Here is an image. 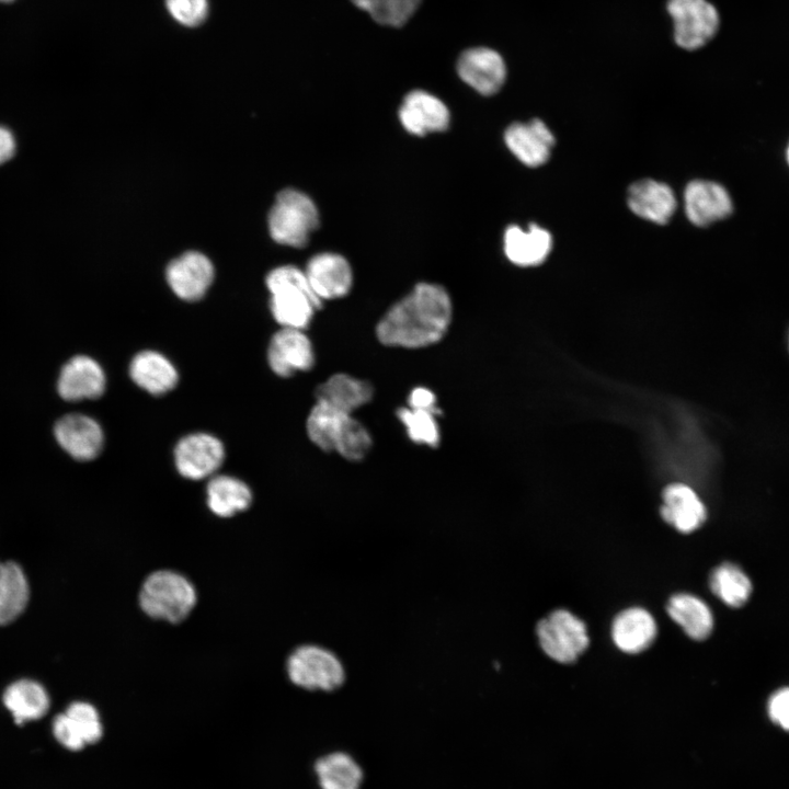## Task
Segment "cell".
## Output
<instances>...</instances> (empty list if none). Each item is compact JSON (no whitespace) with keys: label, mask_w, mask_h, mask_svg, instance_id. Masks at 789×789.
Segmentation results:
<instances>
[{"label":"cell","mask_w":789,"mask_h":789,"mask_svg":"<svg viewBox=\"0 0 789 789\" xmlns=\"http://www.w3.org/2000/svg\"><path fill=\"white\" fill-rule=\"evenodd\" d=\"M422 0H351L358 9L367 12L377 23L387 26H402L416 11Z\"/></svg>","instance_id":"cell-32"},{"label":"cell","mask_w":789,"mask_h":789,"mask_svg":"<svg viewBox=\"0 0 789 789\" xmlns=\"http://www.w3.org/2000/svg\"><path fill=\"white\" fill-rule=\"evenodd\" d=\"M319 211L313 201L295 188L281 191L268 213L272 239L283 245L302 248L319 226Z\"/></svg>","instance_id":"cell-4"},{"label":"cell","mask_w":789,"mask_h":789,"mask_svg":"<svg viewBox=\"0 0 789 789\" xmlns=\"http://www.w3.org/2000/svg\"><path fill=\"white\" fill-rule=\"evenodd\" d=\"M667 11L674 21L675 42L682 48L702 47L719 28V13L707 0H668Z\"/></svg>","instance_id":"cell-7"},{"label":"cell","mask_w":789,"mask_h":789,"mask_svg":"<svg viewBox=\"0 0 789 789\" xmlns=\"http://www.w3.org/2000/svg\"><path fill=\"white\" fill-rule=\"evenodd\" d=\"M661 516L679 533L689 534L702 525L707 512L691 488L683 483H674L663 491Z\"/></svg>","instance_id":"cell-18"},{"label":"cell","mask_w":789,"mask_h":789,"mask_svg":"<svg viewBox=\"0 0 789 789\" xmlns=\"http://www.w3.org/2000/svg\"><path fill=\"white\" fill-rule=\"evenodd\" d=\"M506 258L519 266H535L542 263L552 248V237L546 229L531 224L527 231L519 226H510L503 236Z\"/></svg>","instance_id":"cell-20"},{"label":"cell","mask_w":789,"mask_h":789,"mask_svg":"<svg viewBox=\"0 0 789 789\" xmlns=\"http://www.w3.org/2000/svg\"><path fill=\"white\" fill-rule=\"evenodd\" d=\"M435 413L412 408H400L397 416L405 427L409 438L420 445L437 447L441 435Z\"/></svg>","instance_id":"cell-33"},{"label":"cell","mask_w":789,"mask_h":789,"mask_svg":"<svg viewBox=\"0 0 789 789\" xmlns=\"http://www.w3.org/2000/svg\"><path fill=\"white\" fill-rule=\"evenodd\" d=\"M28 583L19 564L0 562V626L12 622L25 609Z\"/></svg>","instance_id":"cell-28"},{"label":"cell","mask_w":789,"mask_h":789,"mask_svg":"<svg viewBox=\"0 0 789 789\" xmlns=\"http://www.w3.org/2000/svg\"><path fill=\"white\" fill-rule=\"evenodd\" d=\"M536 633L542 651L559 663L574 662L588 645L584 622L564 609L541 619Z\"/></svg>","instance_id":"cell-6"},{"label":"cell","mask_w":789,"mask_h":789,"mask_svg":"<svg viewBox=\"0 0 789 789\" xmlns=\"http://www.w3.org/2000/svg\"><path fill=\"white\" fill-rule=\"evenodd\" d=\"M214 273L213 263L206 255L188 251L169 263L165 276L170 288L179 298L196 301L208 290Z\"/></svg>","instance_id":"cell-12"},{"label":"cell","mask_w":789,"mask_h":789,"mask_svg":"<svg viewBox=\"0 0 789 789\" xmlns=\"http://www.w3.org/2000/svg\"><path fill=\"white\" fill-rule=\"evenodd\" d=\"M54 435L59 446L80 461L96 458L104 444V434L100 424L81 413H70L60 418L55 423Z\"/></svg>","instance_id":"cell-10"},{"label":"cell","mask_w":789,"mask_h":789,"mask_svg":"<svg viewBox=\"0 0 789 789\" xmlns=\"http://www.w3.org/2000/svg\"><path fill=\"white\" fill-rule=\"evenodd\" d=\"M0 1H1V2H10V1H12V0H0Z\"/></svg>","instance_id":"cell-41"},{"label":"cell","mask_w":789,"mask_h":789,"mask_svg":"<svg viewBox=\"0 0 789 789\" xmlns=\"http://www.w3.org/2000/svg\"><path fill=\"white\" fill-rule=\"evenodd\" d=\"M133 381L151 395L160 396L172 390L178 384V371L171 362L155 351L138 353L130 363Z\"/></svg>","instance_id":"cell-23"},{"label":"cell","mask_w":789,"mask_h":789,"mask_svg":"<svg viewBox=\"0 0 789 789\" xmlns=\"http://www.w3.org/2000/svg\"><path fill=\"white\" fill-rule=\"evenodd\" d=\"M398 116L402 127L419 137L444 132L450 122L446 104L424 90L409 92L399 107Z\"/></svg>","instance_id":"cell-11"},{"label":"cell","mask_w":789,"mask_h":789,"mask_svg":"<svg viewBox=\"0 0 789 789\" xmlns=\"http://www.w3.org/2000/svg\"><path fill=\"white\" fill-rule=\"evenodd\" d=\"M685 211L690 222L704 227L725 218L732 211L728 191L711 181L695 180L687 184L684 194Z\"/></svg>","instance_id":"cell-17"},{"label":"cell","mask_w":789,"mask_h":789,"mask_svg":"<svg viewBox=\"0 0 789 789\" xmlns=\"http://www.w3.org/2000/svg\"><path fill=\"white\" fill-rule=\"evenodd\" d=\"M305 274L308 283L321 300L336 299L348 294L353 272L348 261L341 254L322 252L308 261Z\"/></svg>","instance_id":"cell-14"},{"label":"cell","mask_w":789,"mask_h":789,"mask_svg":"<svg viewBox=\"0 0 789 789\" xmlns=\"http://www.w3.org/2000/svg\"><path fill=\"white\" fill-rule=\"evenodd\" d=\"M66 713L72 719L85 744L98 742L103 734L98 710L84 701L72 702Z\"/></svg>","instance_id":"cell-34"},{"label":"cell","mask_w":789,"mask_h":789,"mask_svg":"<svg viewBox=\"0 0 789 789\" xmlns=\"http://www.w3.org/2000/svg\"><path fill=\"white\" fill-rule=\"evenodd\" d=\"M348 413L328 404L317 402L307 418V434L310 441L323 451H333L335 433Z\"/></svg>","instance_id":"cell-31"},{"label":"cell","mask_w":789,"mask_h":789,"mask_svg":"<svg viewBox=\"0 0 789 789\" xmlns=\"http://www.w3.org/2000/svg\"><path fill=\"white\" fill-rule=\"evenodd\" d=\"M451 317L447 290L438 284L419 283L388 309L376 327V335L386 346L425 347L443 339Z\"/></svg>","instance_id":"cell-1"},{"label":"cell","mask_w":789,"mask_h":789,"mask_svg":"<svg viewBox=\"0 0 789 789\" xmlns=\"http://www.w3.org/2000/svg\"><path fill=\"white\" fill-rule=\"evenodd\" d=\"M315 771L321 789H359L363 770L347 753L333 752L319 758Z\"/></svg>","instance_id":"cell-27"},{"label":"cell","mask_w":789,"mask_h":789,"mask_svg":"<svg viewBox=\"0 0 789 789\" xmlns=\"http://www.w3.org/2000/svg\"><path fill=\"white\" fill-rule=\"evenodd\" d=\"M286 668L290 682L308 690L331 691L345 679L340 659L330 650L313 644L297 648L289 655Z\"/></svg>","instance_id":"cell-5"},{"label":"cell","mask_w":789,"mask_h":789,"mask_svg":"<svg viewBox=\"0 0 789 789\" xmlns=\"http://www.w3.org/2000/svg\"><path fill=\"white\" fill-rule=\"evenodd\" d=\"M53 732L58 742L68 750L79 751L85 745L81 733L66 712L55 718Z\"/></svg>","instance_id":"cell-36"},{"label":"cell","mask_w":789,"mask_h":789,"mask_svg":"<svg viewBox=\"0 0 789 789\" xmlns=\"http://www.w3.org/2000/svg\"><path fill=\"white\" fill-rule=\"evenodd\" d=\"M170 15L181 25L202 24L208 14V0H165Z\"/></svg>","instance_id":"cell-35"},{"label":"cell","mask_w":789,"mask_h":789,"mask_svg":"<svg viewBox=\"0 0 789 789\" xmlns=\"http://www.w3.org/2000/svg\"><path fill=\"white\" fill-rule=\"evenodd\" d=\"M712 593L725 605L740 607L752 594V582L746 573L733 563H722L710 575Z\"/></svg>","instance_id":"cell-29"},{"label":"cell","mask_w":789,"mask_h":789,"mask_svg":"<svg viewBox=\"0 0 789 789\" xmlns=\"http://www.w3.org/2000/svg\"><path fill=\"white\" fill-rule=\"evenodd\" d=\"M373 445L368 430L352 414L340 424L333 442V450L350 461L365 458Z\"/></svg>","instance_id":"cell-30"},{"label":"cell","mask_w":789,"mask_h":789,"mask_svg":"<svg viewBox=\"0 0 789 789\" xmlns=\"http://www.w3.org/2000/svg\"><path fill=\"white\" fill-rule=\"evenodd\" d=\"M658 627L652 615L640 607H631L619 613L611 626V637L616 647L625 653H639L654 641Z\"/></svg>","instance_id":"cell-21"},{"label":"cell","mask_w":789,"mask_h":789,"mask_svg":"<svg viewBox=\"0 0 789 789\" xmlns=\"http://www.w3.org/2000/svg\"><path fill=\"white\" fill-rule=\"evenodd\" d=\"M670 617L694 640H705L713 628V617L708 605L691 594H676L666 606Z\"/></svg>","instance_id":"cell-24"},{"label":"cell","mask_w":789,"mask_h":789,"mask_svg":"<svg viewBox=\"0 0 789 789\" xmlns=\"http://www.w3.org/2000/svg\"><path fill=\"white\" fill-rule=\"evenodd\" d=\"M15 141L11 132L0 126V164L8 161L14 153Z\"/></svg>","instance_id":"cell-39"},{"label":"cell","mask_w":789,"mask_h":789,"mask_svg":"<svg viewBox=\"0 0 789 789\" xmlns=\"http://www.w3.org/2000/svg\"><path fill=\"white\" fill-rule=\"evenodd\" d=\"M105 385V374L100 364L89 356L77 355L62 366L57 391L66 401H81L101 397Z\"/></svg>","instance_id":"cell-15"},{"label":"cell","mask_w":789,"mask_h":789,"mask_svg":"<svg viewBox=\"0 0 789 789\" xmlns=\"http://www.w3.org/2000/svg\"><path fill=\"white\" fill-rule=\"evenodd\" d=\"M460 79L483 95L496 93L506 78V66L502 56L488 47L469 48L457 61Z\"/></svg>","instance_id":"cell-13"},{"label":"cell","mask_w":789,"mask_h":789,"mask_svg":"<svg viewBox=\"0 0 789 789\" xmlns=\"http://www.w3.org/2000/svg\"><path fill=\"white\" fill-rule=\"evenodd\" d=\"M271 293L270 308L282 328L305 330L322 300L312 291L305 271L294 265L272 270L265 279Z\"/></svg>","instance_id":"cell-2"},{"label":"cell","mask_w":789,"mask_h":789,"mask_svg":"<svg viewBox=\"0 0 789 789\" xmlns=\"http://www.w3.org/2000/svg\"><path fill=\"white\" fill-rule=\"evenodd\" d=\"M504 141L521 162L536 168L549 159L554 137L542 121L534 118L510 125L504 133Z\"/></svg>","instance_id":"cell-16"},{"label":"cell","mask_w":789,"mask_h":789,"mask_svg":"<svg viewBox=\"0 0 789 789\" xmlns=\"http://www.w3.org/2000/svg\"><path fill=\"white\" fill-rule=\"evenodd\" d=\"M767 714L773 723L789 732V686L770 695L767 700Z\"/></svg>","instance_id":"cell-37"},{"label":"cell","mask_w":789,"mask_h":789,"mask_svg":"<svg viewBox=\"0 0 789 789\" xmlns=\"http://www.w3.org/2000/svg\"><path fill=\"white\" fill-rule=\"evenodd\" d=\"M224 458L222 443L206 433H194L183 437L174 449L179 473L191 480L211 476L221 466Z\"/></svg>","instance_id":"cell-8"},{"label":"cell","mask_w":789,"mask_h":789,"mask_svg":"<svg viewBox=\"0 0 789 789\" xmlns=\"http://www.w3.org/2000/svg\"><path fill=\"white\" fill-rule=\"evenodd\" d=\"M196 599L193 584L184 575L171 570L151 573L139 593L140 607L148 616L172 624L184 620Z\"/></svg>","instance_id":"cell-3"},{"label":"cell","mask_w":789,"mask_h":789,"mask_svg":"<svg viewBox=\"0 0 789 789\" xmlns=\"http://www.w3.org/2000/svg\"><path fill=\"white\" fill-rule=\"evenodd\" d=\"M267 362L279 377L307 371L316 362L312 343L304 330L282 328L271 339Z\"/></svg>","instance_id":"cell-9"},{"label":"cell","mask_w":789,"mask_h":789,"mask_svg":"<svg viewBox=\"0 0 789 789\" xmlns=\"http://www.w3.org/2000/svg\"><path fill=\"white\" fill-rule=\"evenodd\" d=\"M408 403L412 409L431 411L437 415L441 413L436 405V396L425 387L414 388L409 396Z\"/></svg>","instance_id":"cell-38"},{"label":"cell","mask_w":789,"mask_h":789,"mask_svg":"<svg viewBox=\"0 0 789 789\" xmlns=\"http://www.w3.org/2000/svg\"><path fill=\"white\" fill-rule=\"evenodd\" d=\"M315 393L317 402L352 414L371 400L374 389L365 380L346 374H335L319 385Z\"/></svg>","instance_id":"cell-22"},{"label":"cell","mask_w":789,"mask_h":789,"mask_svg":"<svg viewBox=\"0 0 789 789\" xmlns=\"http://www.w3.org/2000/svg\"><path fill=\"white\" fill-rule=\"evenodd\" d=\"M3 704L18 724L42 718L49 708V697L42 685L21 679L12 683L3 694Z\"/></svg>","instance_id":"cell-25"},{"label":"cell","mask_w":789,"mask_h":789,"mask_svg":"<svg viewBox=\"0 0 789 789\" xmlns=\"http://www.w3.org/2000/svg\"><path fill=\"white\" fill-rule=\"evenodd\" d=\"M787 160H788V163H789V146H788V148H787Z\"/></svg>","instance_id":"cell-40"},{"label":"cell","mask_w":789,"mask_h":789,"mask_svg":"<svg viewBox=\"0 0 789 789\" xmlns=\"http://www.w3.org/2000/svg\"><path fill=\"white\" fill-rule=\"evenodd\" d=\"M206 493L209 510L220 517H230L242 512L252 502L250 488L243 481L225 474L211 478Z\"/></svg>","instance_id":"cell-26"},{"label":"cell","mask_w":789,"mask_h":789,"mask_svg":"<svg viewBox=\"0 0 789 789\" xmlns=\"http://www.w3.org/2000/svg\"><path fill=\"white\" fill-rule=\"evenodd\" d=\"M627 202L637 216L660 225L666 224L676 209L672 188L650 179L630 185Z\"/></svg>","instance_id":"cell-19"}]
</instances>
